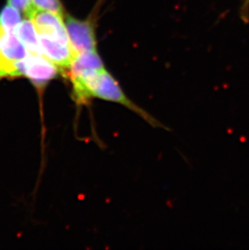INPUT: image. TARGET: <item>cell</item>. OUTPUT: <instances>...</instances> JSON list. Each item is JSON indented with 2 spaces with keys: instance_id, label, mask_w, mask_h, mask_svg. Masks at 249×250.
I'll use <instances>...</instances> for the list:
<instances>
[{
  "instance_id": "cell-1",
  "label": "cell",
  "mask_w": 249,
  "mask_h": 250,
  "mask_svg": "<svg viewBox=\"0 0 249 250\" xmlns=\"http://www.w3.org/2000/svg\"><path fill=\"white\" fill-rule=\"evenodd\" d=\"M86 89L90 98L96 97L107 102H116L136 112L143 118L149 121L151 124L155 123L151 117L139 109L128 97L124 95L118 81L106 71H97L89 76L86 82Z\"/></svg>"
},
{
  "instance_id": "cell-2",
  "label": "cell",
  "mask_w": 249,
  "mask_h": 250,
  "mask_svg": "<svg viewBox=\"0 0 249 250\" xmlns=\"http://www.w3.org/2000/svg\"><path fill=\"white\" fill-rule=\"evenodd\" d=\"M65 25L74 59L83 53L97 50L95 23L92 17L82 21L67 16Z\"/></svg>"
},
{
  "instance_id": "cell-3",
  "label": "cell",
  "mask_w": 249,
  "mask_h": 250,
  "mask_svg": "<svg viewBox=\"0 0 249 250\" xmlns=\"http://www.w3.org/2000/svg\"><path fill=\"white\" fill-rule=\"evenodd\" d=\"M59 68L45 56L31 54L22 61L21 77H26L38 88H42L59 75Z\"/></svg>"
},
{
  "instance_id": "cell-4",
  "label": "cell",
  "mask_w": 249,
  "mask_h": 250,
  "mask_svg": "<svg viewBox=\"0 0 249 250\" xmlns=\"http://www.w3.org/2000/svg\"><path fill=\"white\" fill-rule=\"evenodd\" d=\"M62 17L63 16L54 12L33 8L27 16L28 19L33 22L38 34L46 36L70 46L68 35Z\"/></svg>"
},
{
  "instance_id": "cell-5",
  "label": "cell",
  "mask_w": 249,
  "mask_h": 250,
  "mask_svg": "<svg viewBox=\"0 0 249 250\" xmlns=\"http://www.w3.org/2000/svg\"><path fill=\"white\" fill-rule=\"evenodd\" d=\"M38 35L42 55L55 64L62 73L71 66L74 60L73 53L71 51V47L46 36L42 34Z\"/></svg>"
},
{
  "instance_id": "cell-6",
  "label": "cell",
  "mask_w": 249,
  "mask_h": 250,
  "mask_svg": "<svg viewBox=\"0 0 249 250\" xmlns=\"http://www.w3.org/2000/svg\"><path fill=\"white\" fill-rule=\"evenodd\" d=\"M18 38L25 45L28 52L35 55H42L40 41L35 25L30 19L24 20L20 23L16 30Z\"/></svg>"
},
{
  "instance_id": "cell-7",
  "label": "cell",
  "mask_w": 249,
  "mask_h": 250,
  "mask_svg": "<svg viewBox=\"0 0 249 250\" xmlns=\"http://www.w3.org/2000/svg\"><path fill=\"white\" fill-rule=\"evenodd\" d=\"M21 22L19 10L7 5L0 12V31H16Z\"/></svg>"
},
{
  "instance_id": "cell-8",
  "label": "cell",
  "mask_w": 249,
  "mask_h": 250,
  "mask_svg": "<svg viewBox=\"0 0 249 250\" xmlns=\"http://www.w3.org/2000/svg\"><path fill=\"white\" fill-rule=\"evenodd\" d=\"M33 9L54 12L63 16L64 11L60 0H32Z\"/></svg>"
},
{
  "instance_id": "cell-9",
  "label": "cell",
  "mask_w": 249,
  "mask_h": 250,
  "mask_svg": "<svg viewBox=\"0 0 249 250\" xmlns=\"http://www.w3.org/2000/svg\"><path fill=\"white\" fill-rule=\"evenodd\" d=\"M8 4L19 10L20 12H24L26 17L33 10L32 0H7Z\"/></svg>"
},
{
  "instance_id": "cell-10",
  "label": "cell",
  "mask_w": 249,
  "mask_h": 250,
  "mask_svg": "<svg viewBox=\"0 0 249 250\" xmlns=\"http://www.w3.org/2000/svg\"><path fill=\"white\" fill-rule=\"evenodd\" d=\"M246 3H248V4H249V0H246Z\"/></svg>"
}]
</instances>
